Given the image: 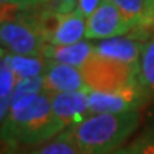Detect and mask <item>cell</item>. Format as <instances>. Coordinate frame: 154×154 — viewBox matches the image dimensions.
<instances>
[{"mask_svg": "<svg viewBox=\"0 0 154 154\" xmlns=\"http://www.w3.org/2000/svg\"><path fill=\"white\" fill-rule=\"evenodd\" d=\"M133 27L111 2L104 0L101 6L86 20V40H107L127 36Z\"/></svg>", "mask_w": 154, "mask_h": 154, "instance_id": "8992f818", "label": "cell"}, {"mask_svg": "<svg viewBox=\"0 0 154 154\" xmlns=\"http://www.w3.org/2000/svg\"><path fill=\"white\" fill-rule=\"evenodd\" d=\"M130 146L134 154H154V126L147 128Z\"/></svg>", "mask_w": 154, "mask_h": 154, "instance_id": "e0dca14e", "label": "cell"}, {"mask_svg": "<svg viewBox=\"0 0 154 154\" xmlns=\"http://www.w3.org/2000/svg\"><path fill=\"white\" fill-rule=\"evenodd\" d=\"M88 94L90 91L49 94L54 117L60 123L63 130L77 126L91 114Z\"/></svg>", "mask_w": 154, "mask_h": 154, "instance_id": "52a82bcc", "label": "cell"}, {"mask_svg": "<svg viewBox=\"0 0 154 154\" xmlns=\"http://www.w3.org/2000/svg\"><path fill=\"white\" fill-rule=\"evenodd\" d=\"M120 10V13L124 16L130 26L137 29L144 16V9H146V0H109Z\"/></svg>", "mask_w": 154, "mask_h": 154, "instance_id": "9a60e30c", "label": "cell"}, {"mask_svg": "<svg viewBox=\"0 0 154 154\" xmlns=\"http://www.w3.org/2000/svg\"><path fill=\"white\" fill-rule=\"evenodd\" d=\"M104 0H77V7L74 13L87 20L88 17L101 6Z\"/></svg>", "mask_w": 154, "mask_h": 154, "instance_id": "d6986e66", "label": "cell"}, {"mask_svg": "<svg viewBox=\"0 0 154 154\" xmlns=\"http://www.w3.org/2000/svg\"><path fill=\"white\" fill-rule=\"evenodd\" d=\"M90 111L91 114H120L130 111H140V107L146 103L149 93L144 90L140 82H136L113 93L90 91Z\"/></svg>", "mask_w": 154, "mask_h": 154, "instance_id": "5b68a950", "label": "cell"}, {"mask_svg": "<svg viewBox=\"0 0 154 154\" xmlns=\"http://www.w3.org/2000/svg\"><path fill=\"white\" fill-rule=\"evenodd\" d=\"M149 30H154V0H146V9H144L143 22L137 29H134V37L141 40L140 34H147Z\"/></svg>", "mask_w": 154, "mask_h": 154, "instance_id": "ac0fdd59", "label": "cell"}, {"mask_svg": "<svg viewBox=\"0 0 154 154\" xmlns=\"http://www.w3.org/2000/svg\"><path fill=\"white\" fill-rule=\"evenodd\" d=\"M109 154H134V153H133L131 146H127V147H120V149L114 150V151H111Z\"/></svg>", "mask_w": 154, "mask_h": 154, "instance_id": "44dd1931", "label": "cell"}, {"mask_svg": "<svg viewBox=\"0 0 154 154\" xmlns=\"http://www.w3.org/2000/svg\"><path fill=\"white\" fill-rule=\"evenodd\" d=\"M93 53H94V44L90 43V40H83V42L69 44V46L46 44L42 56L46 60L82 69L86 64V61L93 56Z\"/></svg>", "mask_w": 154, "mask_h": 154, "instance_id": "30bf717a", "label": "cell"}, {"mask_svg": "<svg viewBox=\"0 0 154 154\" xmlns=\"http://www.w3.org/2000/svg\"><path fill=\"white\" fill-rule=\"evenodd\" d=\"M2 51L23 56H42L46 38L37 14L9 17L0 26Z\"/></svg>", "mask_w": 154, "mask_h": 154, "instance_id": "277c9868", "label": "cell"}, {"mask_svg": "<svg viewBox=\"0 0 154 154\" xmlns=\"http://www.w3.org/2000/svg\"><path fill=\"white\" fill-rule=\"evenodd\" d=\"M43 88L47 94L88 91L79 67L50 60H47V67L43 73Z\"/></svg>", "mask_w": 154, "mask_h": 154, "instance_id": "ba28073f", "label": "cell"}, {"mask_svg": "<svg viewBox=\"0 0 154 154\" xmlns=\"http://www.w3.org/2000/svg\"><path fill=\"white\" fill-rule=\"evenodd\" d=\"M47 93L14 94L9 114L2 121V141L11 146L44 144L63 133Z\"/></svg>", "mask_w": 154, "mask_h": 154, "instance_id": "6da1fadb", "label": "cell"}, {"mask_svg": "<svg viewBox=\"0 0 154 154\" xmlns=\"http://www.w3.org/2000/svg\"><path fill=\"white\" fill-rule=\"evenodd\" d=\"M2 60L7 63L19 80L43 76L47 67V60L43 56H23L2 51Z\"/></svg>", "mask_w": 154, "mask_h": 154, "instance_id": "8fae6325", "label": "cell"}, {"mask_svg": "<svg viewBox=\"0 0 154 154\" xmlns=\"http://www.w3.org/2000/svg\"><path fill=\"white\" fill-rule=\"evenodd\" d=\"M17 82L19 79L13 73V70L7 66L5 60H2L0 61V119L2 121H5L9 114Z\"/></svg>", "mask_w": 154, "mask_h": 154, "instance_id": "4fadbf2b", "label": "cell"}, {"mask_svg": "<svg viewBox=\"0 0 154 154\" xmlns=\"http://www.w3.org/2000/svg\"><path fill=\"white\" fill-rule=\"evenodd\" d=\"M33 7H42L43 11H50L56 14H70L74 13L77 0H32Z\"/></svg>", "mask_w": 154, "mask_h": 154, "instance_id": "2e32d148", "label": "cell"}, {"mask_svg": "<svg viewBox=\"0 0 154 154\" xmlns=\"http://www.w3.org/2000/svg\"><path fill=\"white\" fill-rule=\"evenodd\" d=\"M30 154H80V150L72 131L67 128Z\"/></svg>", "mask_w": 154, "mask_h": 154, "instance_id": "5bb4252c", "label": "cell"}, {"mask_svg": "<svg viewBox=\"0 0 154 154\" xmlns=\"http://www.w3.org/2000/svg\"><path fill=\"white\" fill-rule=\"evenodd\" d=\"M88 91L113 93L138 82V66L94 54L80 69Z\"/></svg>", "mask_w": 154, "mask_h": 154, "instance_id": "3957f363", "label": "cell"}, {"mask_svg": "<svg viewBox=\"0 0 154 154\" xmlns=\"http://www.w3.org/2000/svg\"><path fill=\"white\" fill-rule=\"evenodd\" d=\"M138 82L149 96L154 97V34L144 40L138 60Z\"/></svg>", "mask_w": 154, "mask_h": 154, "instance_id": "7c38bea8", "label": "cell"}, {"mask_svg": "<svg viewBox=\"0 0 154 154\" xmlns=\"http://www.w3.org/2000/svg\"><path fill=\"white\" fill-rule=\"evenodd\" d=\"M143 44V40L133 37L131 34L100 40L94 44V54L116 61H121V63H127V64H133V66H138Z\"/></svg>", "mask_w": 154, "mask_h": 154, "instance_id": "9c48e42d", "label": "cell"}, {"mask_svg": "<svg viewBox=\"0 0 154 154\" xmlns=\"http://www.w3.org/2000/svg\"><path fill=\"white\" fill-rule=\"evenodd\" d=\"M140 126V111L120 114H90L77 126L69 128L80 154H109L123 147V143Z\"/></svg>", "mask_w": 154, "mask_h": 154, "instance_id": "7a4b0ae2", "label": "cell"}, {"mask_svg": "<svg viewBox=\"0 0 154 154\" xmlns=\"http://www.w3.org/2000/svg\"><path fill=\"white\" fill-rule=\"evenodd\" d=\"M2 154H17L16 146H11L9 143L2 141Z\"/></svg>", "mask_w": 154, "mask_h": 154, "instance_id": "ffe728a7", "label": "cell"}]
</instances>
